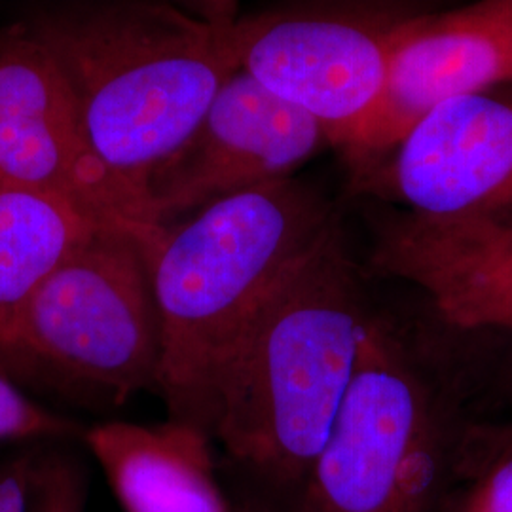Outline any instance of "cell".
Segmentation results:
<instances>
[{
    "label": "cell",
    "instance_id": "cell-1",
    "mask_svg": "<svg viewBox=\"0 0 512 512\" xmlns=\"http://www.w3.org/2000/svg\"><path fill=\"white\" fill-rule=\"evenodd\" d=\"M370 313L338 217L262 298L220 372L211 435L281 488H302L355 372Z\"/></svg>",
    "mask_w": 512,
    "mask_h": 512
},
{
    "label": "cell",
    "instance_id": "cell-2",
    "mask_svg": "<svg viewBox=\"0 0 512 512\" xmlns=\"http://www.w3.org/2000/svg\"><path fill=\"white\" fill-rule=\"evenodd\" d=\"M232 29L167 2L116 0L55 12L29 31L65 80L99 158L148 194L152 175L238 71Z\"/></svg>",
    "mask_w": 512,
    "mask_h": 512
},
{
    "label": "cell",
    "instance_id": "cell-3",
    "mask_svg": "<svg viewBox=\"0 0 512 512\" xmlns=\"http://www.w3.org/2000/svg\"><path fill=\"white\" fill-rule=\"evenodd\" d=\"M334 217L310 186L289 177L165 226L147 262L162 329L156 389L171 421L211 431L215 387L245 325Z\"/></svg>",
    "mask_w": 512,
    "mask_h": 512
},
{
    "label": "cell",
    "instance_id": "cell-4",
    "mask_svg": "<svg viewBox=\"0 0 512 512\" xmlns=\"http://www.w3.org/2000/svg\"><path fill=\"white\" fill-rule=\"evenodd\" d=\"M160 361L145 249L110 230L67 256L0 329V374L40 376L116 404L156 387Z\"/></svg>",
    "mask_w": 512,
    "mask_h": 512
},
{
    "label": "cell",
    "instance_id": "cell-5",
    "mask_svg": "<svg viewBox=\"0 0 512 512\" xmlns=\"http://www.w3.org/2000/svg\"><path fill=\"white\" fill-rule=\"evenodd\" d=\"M446 480L435 399L393 332L370 315L348 391L294 512H435Z\"/></svg>",
    "mask_w": 512,
    "mask_h": 512
},
{
    "label": "cell",
    "instance_id": "cell-6",
    "mask_svg": "<svg viewBox=\"0 0 512 512\" xmlns=\"http://www.w3.org/2000/svg\"><path fill=\"white\" fill-rule=\"evenodd\" d=\"M412 18L361 8L277 10L239 16L232 42L239 71L304 110L351 162Z\"/></svg>",
    "mask_w": 512,
    "mask_h": 512
},
{
    "label": "cell",
    "instance_id": "cell-7",
    "mask_svg": "<svg viewBox=\"0 0 512 512\" xmlns=\"http://www.w3.org/2000/svg\"><path fill=\"white\" fill-rule=\"evenodd\" d=\"M0 186L71 203L97 226L141 243L145 256L165 230L147 192L99 158L65 80L31 31L0 35Z\"/></svg>",
    "mask_w": 512,
    "mask_h": 512
},
{
    "label": "cell",
    "instance_id": "cell-8",
    "mask_svg": "<svg viewBox=\"0 0 512 512\" xmlns=\"http://www.w3.org/2000/svg\"><path fill=\"white\" fill-rule=\"evenodd\" d=\"M355 181L416 215L512 219V84L442 103Z\"/></svg>",
    "mask_w": 512,
    "mask_h": 512
},
{
    "label": "cell",
    "instance_id": "cell-9",
    "mask_svg": "<svg viewBox=\"0 0 512 512\" xmlns=\"http://www.w3.org/2000/svg\"><path fill=\"white\" fill-rule=\"evenodd\" d=\"M327 143L304 110L238 69L186 145L152 175L148 194L167 226L230 194L289 179Z\"/></svg>",
    "mask_w": 512,
    "mask_h": 512
},
{
    "label": "cell",
    "instance_id": "cell-10",
    "mask_svg": "<svg viewBox=\"0 0 512 512\" xmlns=\"http://www.w3.org/2000/svg\"><path fill=\"white\" fill-rule=\"evenodd\" d=\"M503 84H512V0H476L444 14L414 16L349 162L353 173L380 160L442 103Z\"/></svg>",
    "mask_w": 512,
    "mask_h": 512
},
{
    "label": "cell",
    "instance_id": "cell-11",
    "mask_svg": "<svg viewBox=\"0 0 512 512\" xmlns=\"http://www.w3.org/2000/svg\"><path fill=\"white\" fill-rule=\"evenodd\" d=\"M86 444L126 512H232L220 492L207 435L186 423L110 421Z\"/></svg>",
    "mask_w": 512,
    "mask_h": 512
},
{
    "label": "cell",
    "instance_id": "cell-12",
    "mask_svg": "<svg viewBox=\"0 0 512 512\" xmlns=\"http://www.w3.org/2000/svg\"><path fill=\"white\" fill-rule=\"evenodd\" d=\"M101 230L55 196L0 186V329L67 256Z\"/></svg>",
    "mask_w": 512,
    "mask_h": 512
},
{
    "label": "cell",
    "instance_id": "cell-13",
    "mask_svg": "<svg viewBox=\"0 0 512 512\" xmlns=\"http://www.w3.org/2000/svg\"><path fill=\"white\" fill-rule=\"evenodd\" d=\"M446 512H512V437L476 463L467 488Z\"/></svg>",
    "mask_w": 512,
    "mask_h": 512
},
{
    "label": "cell",
    "instance_id": "cell-14",
    "mask_svg": "<svg viewBox=\"0 0 512 512\" xmlns=\"http://www.w3.org/2000/svg\"><path fill=\"white\" fill-rule=\"evenodd\" d=\"M74 425L27 399L14 382L0 374V440L59 437Z\"/></svg>",
    "mask_w": 512,
    "mask_h": 512
},
{
    "label": "cell",
    "instance_id": "cell-15",
    "mask_svg": "<svg viewBox=\"0 0 512 512\" xmlns=\"http://www.w3.org/2000/svg\"><path fill=\"white\" fill-rule=\"evenodd\" d=\"M84 478L69 463L37 469L31 512H84Z\"/></svg>",
    "mask_w": 512,
    "mask_h": 512
},
{
    "label": "cell",
    "instance_id": "cell-16",
    "mask_svg": "<svg viewBox=\"0 0 512 512\" xmlns=\"http://www.w3.org/2000/svg\"><path fill=\"white\" fill-rule=\"evenodd\" d=\"M35 476L27 459L0 467V512H31Z\"/></svg>",
    "mask_w": 512,
    "mask_h": 512
},
{
    "label": "cell",
    "instance_id": "cell-17",
    "mask_svg": "<svg viewBox=\"0 0 512 512\" xmlns=\"http://www.w3.org/2000/svg\"><path fill=\"white\" fill-rule=\"evenodd\" d=\"M186 10L220 29H232L239 19L241 0H183Z\"/></svg>",
    "mask_w": 512,
    "mask_h": 512
},
{
    "label": "cell",
    "instance_id": "cell-18",
    "mask_svg": "<svg viewBox=\"0 0 512 512\" xmlns=\"http://www.w3.org/2000/svg\"><path fill=\"white\" fill-rule=\"evenodd\" d=\"M497 222V226L501 228L503 236L509 239L512 243V219H494Z\"/></svg>",
    "mask_w": 512,
    "mask_h": 512
}]
</instances>
